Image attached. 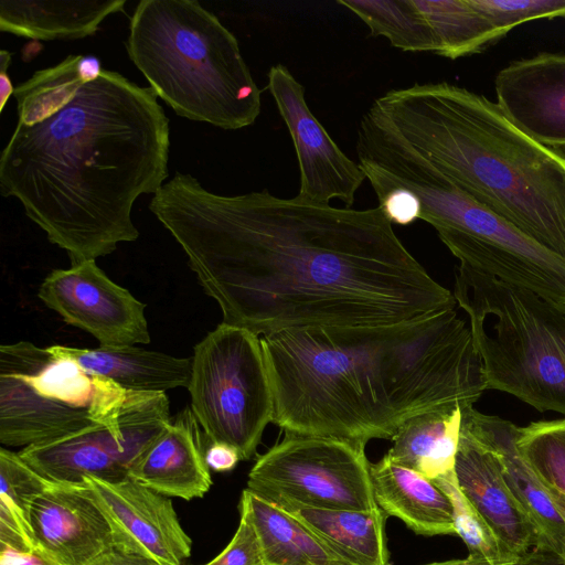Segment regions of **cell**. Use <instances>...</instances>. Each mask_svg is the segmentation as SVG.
<instances>
[{
	"label": "cell",
	"mask_w": 565,
	"mask_h": 565,
	"mask_svg": "<svg viewBox=\"0 0 565 565\" xmlns=\"http://www.w3.org/2000/svg\"><path fill=\"white\" fill-rule=\"evenodd\" d=\"M35 546L63 565H88L114 548L113 533L86 483L52 482L33 501Z\"/></svg>",
	"instance_id": "cell-15"
},
{
	"label": "cell",
	"mask_w": 565,
	"mask_h": 565,
	"mask_svg": "<svg viewBox=\"0 0 565 565\" xmlns=\"http://www.w3.org/2000/svg\"><path fill=\"white\" fill-rule=\"evenodd\" d=\"M463 408L444 406L411 418L392 438L386 455L431 480L454 471Z\"/></svg>",
	"instance_id": "cell-25"
},
{
	"label": "cell",
	"mask_w": 565,
	"mask_h": 565,
	"mask_svg": "<svg viewBox=\"0 0 565 565\" xmlns=\"http://www.w3.org/2000/svg\"><path fill=\"white\" fill-rule=\"evenodd\" d=\"M516 447L565 513V419L520 427Z\"/></svg>",
	"instance_id": "cell-30"
},
{
	"label": "cell",
	"mask_w": 565,
	"mask_h": 565,
	"mask_svg": "<svg viewBox=\"0 0 565 565\" xmlns=\"http://www.w3.org/2000/svg\"><path fill=\"white\" fill-rule=\"evenodd\" d=\"M497 105L534 141L565 148V55L541 53L510 63L495 76Z\"/></svg>",
	"instance_id": "cell-16"
},
{
	"label": "cell",
	"mask_w": 565,
	"mask_h": 565,
	"mask_svg": "<svg viewBox=\"0 0 565 565\" xmlns=\"http://www.w3.org/2000/svg\"><path fill=\"white\" fill-rule=\"evenodd\" d=\"M455 475L465 497L518 557L540 547L537 530L514 498L492 454L463 425Z\"/></svg>",
	"instance_id": "cell-17"
},
{
	"label": "cell",
	"mask_w": 565,
	"mask_h": 565,
	"mask_svg": "<svg viewBox=\"0 0 565 565\" xmlns=\"http://www.w3.org/2000/svg\"><path fill=\"white\" fill-rule=\"evenodd\" d=\"M439 41V52L451 60L484 51L504 38L470 0H414Z\"/></svg>",
	"instance_id": "cell-28"
},
{
	"label": "cell",
	"mask_w": 565,
	"mask_h": 565,
	"mask_svg": "<svg viewBox=\"0 0 565 565\" xmlns=\"http://www.w3.org/2000/svg\"><path fill=\"white\" fill-rule=\"evenodd\" d=\"M285 434L366 445L411 418L473 406L487 390L482 361L456 309L408 322L294 328L262 337Z\"/></svg>",
	"instance_id": "cell-2"
},
{
	"label": "cell",
	"mask_w": 565,
	"mask_h": 565,
	"mask_svg": "<svg viewBox=\"0 0 565 565\" xmlns=\"http://www.w3.org/2000/svg\"><path fill=\"white\" fill-rule=\"evenodd\" d=\"M129 58L177 115L225 130L255 122L262 92L235 35L195 0H141Z\"/></svg>",
	"instance_id": "cell-5"
},
{
	"label": "cell",
	"mask_w": 565,
	"mask_h": 565,
	"mask_svg": "<svg viewBox=\"0 0 565 565\" xmlns=\"http://www.w3.org/2000/svg\"><path fill=\"white\" fill-rule=\"evenodd\" d=\"M370 29L373 36H384L405 52L438 54L439 41L425 14L414 0H338Z\"/></svg>",
	"instance_id": "cell-29"
},
{
	"label": "cell",
	"mask_w": 565,
	"mask_h": 565,
	"mask_svg": "<svg viewBox=\"0 0 565 565\" xmlns=\"http://www.w3.org/2000/svg\"><path fill=\"white\" fill-rule=\"evenodd\" d=\"M149 210L182 247L222 322L257 335L395 324L457 305L379 205L335 207L267 190L221 195L175 172Z\"/></svg>",
	"instance_id": "cell-1"
},
{
	"label": "cell",
	"mask_w": 565,
	"mask_h": 565,
	"mask_svg": "<svg viewBox=\"0 0 565 565\" xmlns=\"http://www.w3.org/2000/svg\"><path fill=\"white\" fill-rule=\"evenodd\" d=\"M563 558V564L565 565V554L562 556Z\"/></svg>",
	"instance_id": "cell-39"
},
{
	"label": "cell",
	"mask_w": 565,
	"mask_h": 565,
	"mask_svg": "<svg viewBox=\"0 0 565 565\" xmlns=\"http://www.w3.org/2000/svg\"><path fill=\"white\" fill-rule=\"evenodd\" d=\"M129 395L29 341L0 345V443L21 449L115 420Z\"/></svg>",
	"instance_id": "cell-7"
},
{
	"label": "cell",
	"mask_w": 565,
	"mask_h": 565,
	"mask_svg": "<svg viewBox=\"0 0 565 565\" xmlns=\"http://www.w3.org/2000/svg\"><path fill=\"white\" fill-rule=\"evenodd\" d=\"M377 507L424 536L456 534L452 508L444 491L427 477L393 461L387 455L371 463Z\"/></svg>",
	"instance_id": "cell-20"
},
{
	"label": "cell",
	"mask_w": 565,
	"mask_h": 565,
	"mask_svg": "<svg viewBox=\"0 0 565 565\" xmlns=\"http://www.w3.org/2000/svg\"><path fill=\"white\" fill-rule=\"evenodd\" d=\"M38 297L102 347L150 343L146 305L114 282L94 259L52 270L40 285Z\"/></svg>",
	"instance_id": "cell-12"
},
{
	"label": "cell",
	"mask_w": 565,
	"mask_h": 565,
	"mask_svg": "<svg viewBox=\"0 0 565 565\" xmlns=\"http://www.w3.org/2000/svg\"><path fill=\"white\" fill-rule=\"evenodd\" d=\"M102 71L99 60L93 55H68L57 65L35 72L14 89L18 122L33 126L50 118Z\"/></svg>",
	"instance_id": "cell-26"
},
{
	"label": "cell",
	"mask_w": 565,
	"mask_h": 565,
	"mask_svg": "<svg viewBox=\"0 0 565 565\" xmlns=\"http://www.w3.org/2000/svg\"><path fill=\"white\" fill-rule=\"evenodd\" d=\"M505 36L510 30L536 19L565 18V0H470Z\"/></svg>",
	"instance_id": "cell-32"
},
{
	"label": "cell",
	"mask_w": 565,
	"mask_h": 565,
	"mask_svg": "<svg viewBox=\"0 0 565 565\" xmlns=\"http://www.w3.org/2000/svg\"><path fill=\"white\" fill-rule=\"evenodd\" d=\"M365 446L342 439L291 435L258 457L246 489L273 503L375 511Z\"/></svg>",
	"instance_id": "cell-10"
},
{
	"label": "cell",
	"mask_w": 565,
	"mask_h": 565,
	"mask_svg": "<svg viewBox=\"0 0 565 565\" xmlns=\"http://www.w3.org/2000/svg\"><path fill=\"white\" fill-rule=\"evenodd\" d=\"M427 565H494L488 559H484L482 557L468 555V557L462 559H451L446 562H438V563H431Z\"/></svg>",
	"instance_id": "cell-38"
},
{
	"label": "cell",
	"mask_w": 565,
	"mask_h": 565,
	"mask_svg": "<svg viewBox=\"0 0 565 565\" xmlns=\"http://www.w3.org/2000/svg\"><path fill=\"white\" fill-rule=\"evenodd\" d=\"M429 223L460 266L565 305V259L458 189L437 169L412 186Z\"/></svg>",
	"instance_id": "cell-8"
},
{
	"label": "cell",
	"mask_w": 565,
	"mask_h": 565,
	"mask_svg": "<svg viewBox=\"0 0 565 565\" xmlns=\"http://www.w3.org/2000/svg\"><path fill=\"white\" fill-rule=\"evenodd\" d=\"M238 509L255 529L265 565H344L305 524L246 488Z\"/></svg>",
	"instance_id": "cell-24"
},
{
	"label": "cell",
	"mask_w": 565,
	"mask_h": 565,
	"mask_svg": "<svg viewBox=\"0 0 565 565\" xmlns=\"http://www.w3.org/2000/svg\"><path fill=\"white\" fill-rule=\"evenodd\" d=\"M514 565V564H513Z\"/></svg>",
	"instance_id": "cell-40"
},
{
	"label": "cell",
	"mask_w": 565,
	"mask_h": 565,
	"mask_svg": "<svg viewBox=\"0 0 565 565\" xmlns=\"http://www.w3.org/2000/svg\"><path fill=\"white\" fill-rule=\"evenodd\" d=\"M52 351L75 360L86 371L113 381L128 392L166 393L186 387L191 359L177 358L135 345L79 349L49 347Z\"/></svg>",
	"instance_id": "cell-21"
},
{
	"label": "cell",
	"mask_w": 565,
	"mask_h": 565,
	"mask_svg": "<svg viewBox=\"0 0 565 565\" xmlns=\"http://www.w3.org/2000/svg\"><path fill=\"white\" fill-rule=\"evenodd\" d=\"M200 424L185 406L146 448L129 477L169 498H202L212 486Z\"/></svg>",
	"instance_id": "cell-19"
},
{
	"label": "cell",
	"mask_w": 565,
	"mask_h": 565,
	"mask_svg": "<svg viewBox=\"0 0 565 565\" xmlns=\"http://www.w3.org/2000/svg\"><path fill=\"white\" fill-rule=\"evenodd\" d=\"M12 53L7 50L0 51V111L7 105V102L14 94L15 87H13L10 79L8 70L11 64Z\"/></svg>",
	"instance_id": "cell-37"
},
{
	"label": "cell",
	"mask_w": 565,
	"mask_h": 565,
	"mask_svg": "<svg viewBox=\"0 0 565 565\" xmlns=\"http://www.w3.org/2000/svg\"><path fill=\"white\" fill-rule=\"evenodd\" d=\"M166 393L129 392L119 416L67 437L24 447L20 457L52 482H83L85 477L117 481L170 422Z\"/></svg>",
	"instance_id": "cell-11"
},
{
	"label": "cell",
	"mask_w": 565,
	"mask_h": 565,
	"mask_svg": "<svg viewBox=\"0 0 565 565\" xmlns=\"http://www.w3.org/2000/svg\"><path fill=\"white\" fill-rule=\"evenodd\" d=\"M149 87L114 71L50 118L18 122L0 156V191L72 264L113 253L139 232L131 212L168 178L169 118Z\"/></svg>",
	"instance_id": "cell-3"
},
{
	"label": "cell",
	"mask_w": 565,
	"mask_h": 565,
	"mask_svg": "<svg viewBox=\"0 0 565 565\" xmlns=\"http://www.w3.org/2000/svg\"><path fill=\"white\" fill-rule=\"evenodd\" d=\"M462 425L494 455L510 491L524 509L540 536V547L565 554V513L516 447L519 428L510 420L462 409Z\"/></svg>",
	"instance_id": "cell-18"
},
{
	"label": "cell",
	"mask_w": 565,
	"mask_h": 565,
	"mask_svg": "<svg viewBox=\"0 0 565 565\" xmlns=\"http://www.w3.org/2000/svg\"><path fill=\"white\" fill-rule=\"evenodd\" d=\"M0 565H63L39 547L20 551L0 546Z\"/></svg>",
	"instance_id": "cell-35"
},
{
	"label": "cell",
	"mask_w": 565,
	"mask_h": 565,
	"mask_svg": "<svg viewBox=\"0 0 565 565\" xmlns=\"http://www.w3.org/2000/svg\"><path fill=\"white\" fill-rule=\"evenodd\" d=\"M204 458L210 470L215 472L231 471L241 460L238 451L225 443H211L205 449Z\"/></svg>",
	"instance_id": "cell-34"
},
{
	"label": "cell",
	"mask_w": 565,
	"mask_h": 565,
	"mask_svg": "<svg viewBox=\"0 0 565 565\" xmlns=\"http://www.w3.org/2000/svg\"><path fill=\"white\" fill-rule=\"evenodd\" d=\"M18 452L0 449V546L30 551L35 546L30 510L47 486Z\"/></svg>",
	"instance_id": "cell-27"
},
{
	"label": "cell",
	"mask_w": 565,
	"mask_h": 565,
	"mask_svg": "<svg viewBox=\"0 0 565 565\" xmlns=\"http://www.w3.org/2000/svg\"><path fill=\"white\" fill-rule=\"evenodd\" d=\"M448 497L452 508L456 534L466 544L469 555L482 557L494 565H513L520 557L511 552L461 492L455 470L433 480Z\"/></svg>",
	"instance_id": "cell-31"
},
{
	"label": "cell",
	"mask_w": 565,
	"mask_h": 565,
	"mask_svg": "<svg viewBox=\"0 0 565 565\" xmlns=\"http://www.w3.org/2000/svg\"><path fill=\"white\" fill-rule=\"evenodd\" d=\"M126 0L0 2V30L32 40H77L94 35Z\"/></svg>",
	"instance_id": "cell-22"
},
{
	"label": "cell",
	"mask_w": 565,
	"mask_h": 565,
	"mask_svg": "<svg viewBox=\"0 0 565 565\" xmlns=\"http://www.w3.org/2000/svg\"><path fill=\"white\" fill-rule=\"evenodd\" d=\"M373 104L458 189L565 259V154L518 129L497 103L447 83Z\"/></svg>",
	"instance_id": "cell-4"
},
{
	"label": "cell",
	"mask_w": 565,
	"mask_h": 565,
	"mask_svg": "<svg viewBox=\"0 0 565 565\" xmlns=\"http://www.w3.org/2000/svg\"><path fill=\"white\" fill-rule=\"evenodd\" d=\"M267 88L292 139L300 171L299 196L330 204L338 199L351 207L365 174L328 135L310 111L305 87L282 64L273 65Z\"/></svg>",
	"instance_id": "cell-13"
},
{
	"label": "cell",
	"mask_w": 565,
	"mask_h": 565,
	"mask_svg": "<svg viewBox=\"0 0 565 565\" xmlns=\"http://www.w3.org/2000/svg\"><path fill=\"white\" fill-rule=\"evenodd\" d=\"M455 277L487 390L565 416V305L460 265Z\"/></svg>",
	"instance_id": "cell-6"
},
{
	"label": "cell",
	"mask_w": 565,
	"mask_h": 565,
	"mask_svg": "<svg viewBox=\"0 0 565 565\" xmlns=\"http://www.w3.org/2000/svg\"><path fill=\"white\" fill-rule=\"evenodd\" d=\"M186 388L206 438L233 446L241 460L254 458L274 417L262 338L221 322L195 344Z\"/></svg>",
	"instance_id": "cell-9"
},
{
	"label": "cell",
	"mask_w": 565,
	"mask_h": 565,
	"mask_svg": "<svg viewBox=\"0 0 565 565\" xmlns=\"http://www.w3.org/2000/svg\"><path fill=\"white\" fill-rule=\"evenodd\" d=\"M277 505L311 530L344 565H390L385 535L388 516L381 509L356 511L292 503Z\"/></svg>",
	"instance_id": "cell-23"
},
{
	"label": "cell",
	"mask_w": 565,
	"mask_h": 565,
	"mask_svg": "<svg viewBox=\"0 0 565 565\" xmlns=\"http://www.w3.org/2000/svg\"><path fill=\"white\" fill-rule=\"evenodd\" d=\"M204 565H265L257 534L245 513L239 512V523L231 542Z\"/></svg>",
	"instance_id": "cell-33"
},
{
	"label": "cell",
	"mask_w": 565,
	"mask_h": 565,
	"mask_svg": "<svg viewBox=\"0 0 565 565\" xmlns=\"http://www.w3.org/2000/svg\"><path fill=\"white\" fill-rule=\"evenodd\" d=\"M83 481L109 523L114 547L158 565H181L189 558L192 540L169 497L130 477L117 481L85 477Z\"/></svg>",
	"instance_id": "cell-14"
},
{
	"label": "cell",
	"mask_w": 565,
	"mask_h": 565,
	"mask_svg": "<svg viewBox=\"0 0 565 565\" xmlns=\"http://www.w3.org/2000/svg\"><path fill=\"white\" fill-rule=\"evenodd\" d=\"M88 565H158L145 557L130 554L116 547L106 552Z\"/></svg>",
	"instance_id": "cell-36"
}]
</instances>
